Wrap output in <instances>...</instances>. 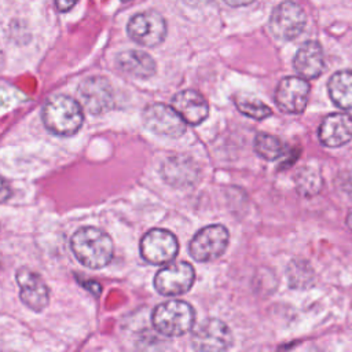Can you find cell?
Masks as SVG:
<instances>
[{
  "instance_id": "obj_1",
  "label": "cell",
  "mask_w": 352,
  "mask_h": 352,
  "mask_svg": "<svg viewBox=\"0 0 352 352\" xmlns=\"http://www.w3.org/2000/svg\"><path fill=\"white\" fill-rule=\"evenodd\" d=\"M70 248L76 258L88 268L99 270L110 263L114 253V245L109 234L95 227H82L77 230Z\"/></svg>"
},
{
  "instance_id": "obj_12",
  "label": "cell",
  "mask_w": 352,
  "mask_h": 352,
  "mask_svg": "<svg viewBox=\"0 0 352 352\" xmlns=\"http://www.w3.org/2000/svg\"><path fill=\"white\" fill-rule=\"evenodd\" d=\"M191 341L197 351H226L232 344V334L224 322L206 319L197 327Z\"/></svg>"
},
{
  "instance_id": "obj_22",
  "label": "cell",
  "mask_w": 352,
  "mask_h": 352,
  "mask_svg": "<svg viewBox=\"0 0 352 352\" xmlns=\"http://www.w3.org/2000/svg\"><path fill=\"white\" fill-rule=\"evenodd\" d=\"M234 102H235V106L238 107V110L249 118L261 121V120H265L267 117L272 116V110L265 103H263L260 99H257L256 96L241 94L234 98Z\"/></svg>"
},
{
  "instance_id": "obj_6",
  "label": "cell",
  "mask_w": 352,
  "mask_h": 352,
  "mask_svg": "<svg viewBox=\"0 0 352 352\" xmlns=\"http://www.w3.org/2000/svg\"><path fill=\"white\" fill-rule=\"evenodd\" d=\"M128 36L143 47H155L166 36V23L161 14L148 10L133 15L126 26Z\"/></svg>"
},
{
  "instance_id": "obj_20",
  "label": "cell",
  "mask_w": 352,
  "mask_h": 352,
  "mask_svg": "<svg viewBox=\"0 0 352 352\" xmlns=\"http://www.w3.org/2000/svg\"><path fill=\"white\" fill-rule=\"evenodd\" d=\"M253 147L256 154L267 161H274L285 154L283 142L279 138L265 132H260L256 135Z\"/></svg>"
},
{
  "instance_id": "obj_4",
  "label": "cell",
  "mask_w": 352,
  "mask_h": 352,
  "mask_svg": "<svg viewBox=\"0 0 352 352\" xmlns=\"http://www.w3.org/2000/svg\"><path fill=\"white\" fill-rule=\"evenodd\" d=\"M230 241L228 230L221 224H212L201 228L190 242V254L199 263H209L219 258L227 249Z\"/></svg>"
},
{
  "instance_id": "obj_9",
  "label": "cell",
  "mask_w": 352,
  "mask_h": 352,
  "mask_svg": "<svg viewBox=\"0 0 352 352\" xmlns=\"http://www.w3.org/2000/svg\"><path fill=\"white\" fill-rule=\"evenodd\" d=\"M81 106L91 114H102L114 106V91L107 78L100 76L88 77L78 88Z\"/></svg>"
},
{
  "instance_id": "obj_5",
  "label": "cell",
  "mask_w": 352,
  "mask_h": 352,
  "mask_svg": "<svg viewBox=\"0 0 352 352\" xmlns=\"http://www.w3.org/2000/svg\"><path fill=\"white\" fill-rule=\"evenodd\" d=\"M307 16L301 6L287 0L276 6L270 18L271 33L283 41L296 38L305 28Z\"/></svg>"
},
{
  "instance_id": "obj_2",
  "label": "cell",
  "mask_w": 352,
  "mask_h": 352,
  "mask_svg": "<svg viewBox=\"0 0 352 352\" xmlns=\"http://www.w3.org/2000/svg\"><path fill=\"white\" fill-rule=\"evenodd\" d=\"M41 118L45 128L54 135H74L82 125V106L67 95H54L43 106Z\"/></svg>"
},
{
  "instance_id": "obj_8",
  "label": "cell",
  "mask_w": 352,
  "mask_h": 352,
  "mask_svg": "<svg viewBox=\"0 0 352 352\" xmlns=\"http://www.w3.org/2000/svg\"><path fill=\"white\" fill-rule=\"evenodd\" d=\"M143 122L151 132L168 138L182 136L187 126V122L180 117L173 106L164 103L148 104L143 111Z\"/></svg>"
},
{
  "instance_id": "obj_27",
  "label": "cell",
  "mask_w": 352,
  "mask_h": 352,
  "mask_svg": "<svg viewBox=\"0 0 352 352\" xmlns=\"http://www.w3.org/2000/svg\"><path fill=\"white\" fill-rule=\"evenodd\" d=\"M184 3H187L188 6H194V7H197V6H201V4H204V3H206L208 0H183Z\"/></svg>"
},
{
  "instance_id": "obj_16",
  "label": "cell",
  "mask_w": 352,
  "mask_h": 352,
  "mask_svg": "<svg viewBox=\"0 0 352 352\" xmlns=\"http://www.w3.org/2000/svg\"><path fill=\"white\" fill-rule=\"evenodd\" d=\"M173 109L190 125H199L209 116L206 99L194 89H184L172 98Z\"/></svg>"
},
{
  "instance_id": "obj_25",
  "label": "cell",
  "mask_w": 352,
  "mask_h": 352,
  "mask_svg": "<svg viewBox=\"0 0 352 352\" xmlns=\"http://www.w3.org/2000/svg\"><path fill=\"white\" fill-rule=\"evenodd\" d=\"M76 3H77V0H55L56 8H58L59 11H67V10H70Z\"/></svg>"
},
{
  "instance_id": "obj_24",
  "label": "cell",
  "mask_w": 352,
  "mask_h": 352,
  "mask_svg": "<svg viewBox=\"0 0 352 352\" xmlns=\"http://www.w3.org/2000/svg\"><path fill=\"white\" fill-rule=\"evenodd\" d=\"M11 197V187L8 183L0 176V204L6 202Z\"/></svg>"
},
{
  "instance_id": "obj_7",
  "label": "cell",
  "mask_w": 352,
  "mask_h": 352,
  "mask_svg": "<svg viewBox=\"0 0 352 352\" xmlns=\"http://www.w3.org/2000/svg\"><path fill=\"white\" fill-rule=\"evenodd\" d=\"M179 250L176 236L164 228H153L147 231L140 241L142 257L154 265L170 263Z\"/></svg>"
},
{
  "instance_id": "obj_3",
  "label": "cell",
  "mask_w": 352,
  "mask_h": 352,
  "mask_svg": "<svg viewBox=\"0 0 352 352\" xmlns=\"http://www.w3.org/2000/svg\"><path fill=\"white\" fill-rule=\"evenodd\" d=\"M153 326L165 337H180L188 333L195 320L194 308L182 300H169L153 311Z\"/></svg>"
},
{
  "instance_id": "obj_11",
  "label": "cell",
  "mask_w": 352,
  "mask_h": 352,
  "mask_svg": "<svg viewBox=\"0 0 352 352\" xmlns=\"http://www.w3.org/2000/svg\"><path fill=\"white\" fill-rule=\"evenodd\" d=\"M309 84L304 77H283L275 89L276 106L287 114L302 113L308 103Z\"/></svg>"
},
{
  "instance_id": "obj_21",
  "label": "cell",
  "mask_w": 352,
  "mask_h": 352,
  "mask_svg": "<svg viewBox=\"0 0 352 352\" xmlns=\"http://www.w3.org/2000/svg\"><path fill=\"white\" fill-rule=\"evenodd\" d=\"M287 279L289 285L293 289H305L309 287L315 279V274L308 261L302 258H294L289 263L287 267Z\"/></svg>"
},
{
  "instance_id": "obj_10",
  "label": "cell",
  "mask_w": 352,
  "mask_h": 352,
  "mask_svg": "<svg viewBox=\"0 0 352 352\" xmlns=\"http://www.w3.org/2000/svg\"><path fill=\"white\" fill-rule=\"evenodd\" d=\"M194 280L195 272L192 265L180 261L160 270L154 278V286L162 296H180L191 289Z\"/></svg>"
},
{
  "instance_id": "obj_17",
  "label": "cell",
  "mask_w": 352,
  "mask_h": 352,
  "mask_svg": "<svg viewBox=\"0 0 352 352\" xmlns=\"http://www.w3.org/2000/svg\"><path fill=\"white\" fill-rule=\"evenodd\" d=\"M293 65L296 72L305 80L319 77L324 69V55L322 45L314 40L302 43L294 55Z\"/></svg>"
},
{
  "instance_id": "obj_15",
  "label": "cell",
  "mask_w": 352,
  "mask_h": 352,
  "mask_svg": "<svg viewBox=\"0 0 352 352\" xmlns=\"http://www.w3.org/2000/svg\"><path fill=\"white\" fill-rule=\"evenodd\" d=\"M161 175L164 180L173 187H187L198 180L199 168L194 160L187 155H172L164 161Z\"/></svg>"
},
{
  "instance_id": "obj_23",
  "label": "cell",
  "mask_w": 352,
  "mask_h": 352,
  "mask_svg": "<svg viewBox=\"0 0 352 352\" xmlns=\"http://www.w3.org/2000/svg\"><path fill=\"white\" fill-rule=\"evenodd\" d=\"M297 191L304 197H314L322 188V176L314 168H301L294 177Z\"/></svg>"
},
{
  "instance_id": "obj_18",
  "label": "cell",
  "mask_w": 352,
  "mask_h": 352,
  "mask_svg": "<svg viewBox=\"0 0 352 352\" xmlns=\"http://www.w3.org/2000/svg\"><path fill=\"white\" fill-rule=\"evenodd\" d=\"M116 65L121 72L138 78H148L155 73L154 59L139 50L121 51L116 56Z\"/></svg>"
},
{
  "instance_id": "obj_14",
  "label": "cell",
  "mask_w": 352,
  "mask_h": 352,
  "mask_svg": "<svg viewBox=\"0 0 352 352\" xmlns=\"http://www.w3.org/2000/svg\"><path fill=\"white\" fill-rule=\"evenodd\" d=\"M319 140L326 147H340L352 139V116L348 113L329 114L318 129Z\"/></svg>"
},
{
  "instance_id": "obj_13",
  "label": "cell",
  "mask_w": 352,
  "mask_h": 352,
  "mask_svg": "<svg viewBox=\"0 0 352 352\" xmlns=\"http://www.w3.org/2000/svg\"><path fill=\"white\" fill-rule=\"evenodd\" d=\"M19 285V296L22 302L34 312L43 311L50 301V292L43 278L29 268H19L15 274Z\"/></svg>"
},
{
  "instance_id": "obj_26",
  "label": "cell",
  "mask_w": 352,
  "mask_h": 352,
  "mask_svg": "<svg viewBox=\"0 0 352 352\" xmlns=\"http://www.w3.org/2000/svg\"><path fill=\"white\" fill-rule=\"evenodd\" d=\"M223 1L231 7H242V6L252 4L254 0H223Z\"/></svg>"
},
{
  "instance_id": "obj_28",
  "label": "cell",
  "mask_w": 352,
  "mask_h": 352,
  "mask_svg": "<svg viewBox=\"0 0 352 352\" xmlns=\"http://www.w3.org/2000/svg\"><path fill=\"white\" fill-rule=\"evenodd\" d=\"M346 226H348V228L352 231V209L348 212V214H346Z\"/></svg>"
},
{
  "instance_id": "obj_19",
  "label": "cell",
  "mask_w": 352,
  "mask_h": 352,
  "mask_svg": "<svg viewBox=\"0 0 352 352\" xmlns=\"http://www.w3.org/2000/svg\"><path fill=\"white\" fill-rule=\"evenodd\" d=\"M329 96L333 103L342 109H352V70H340L334 73L327 82Z\"/></svg>"
}]
</instances>
